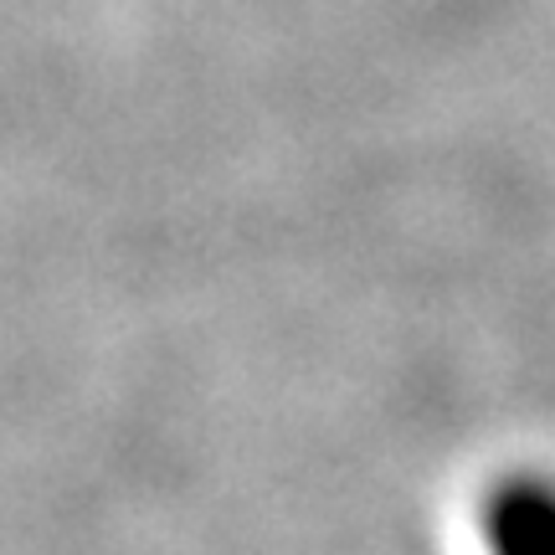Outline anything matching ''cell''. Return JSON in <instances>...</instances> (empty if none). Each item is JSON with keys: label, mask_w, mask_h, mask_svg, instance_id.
I'll return each mask as SVG.
<instances>
[{"label": "cell", "mask_w": 555, "mask_h": 555, "mask_svg": "<svg viewBox=\"0 0 555 555\" xmlns=\"http://www.w3.org/2000/svg\"><path fill=\"white\" fill-rule=\"evenodd\" d=\"M483 555H555V478L551 474H499L478 499Z\"/></svg>", "instance_id": "cell-1"}]
</instances>
